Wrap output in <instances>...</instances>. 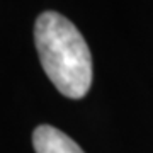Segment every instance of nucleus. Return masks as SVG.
<instances>
[{"label": "nucleus", "mask_w": 153, "mask_h": 153, "mask_svg": "<svg viewBox=\"0 0 153 153\" xmlns=\"http://www.w3.org/2000/svg\"><path fill=\"white\" fill-rule=\"evenodd\" d=\"M41 66L58 92L82 99L92 85V55L75 24L58 12H43L34 24Z\"/></svg>", "instance_id": "nucleus-1"}, {"label": "nucleus", "mask_w": 153, "mask_h": 153, "mask_svg": "<svg viewBox=\"0 0 153 153\" xmlns=\"http://www.w3.org/2000/svg\"><path fill=\"white\" fill-rule=\"evenodd\" d=\"M33 146L36 153H85L68 134L49 124H41L34 129Z\"/></svg>", "instance_id": "nucleus-2"}]
</instances>
